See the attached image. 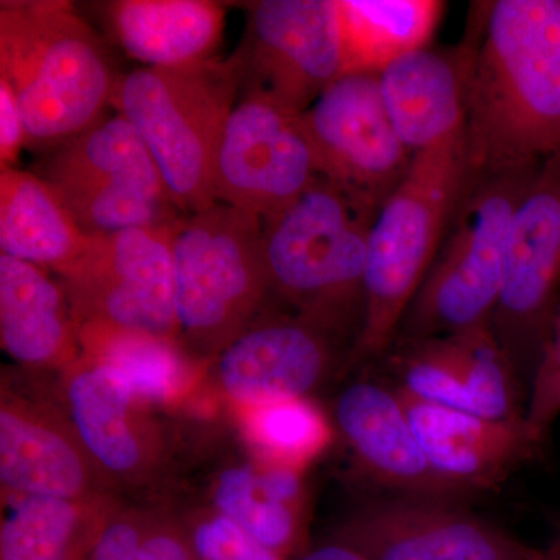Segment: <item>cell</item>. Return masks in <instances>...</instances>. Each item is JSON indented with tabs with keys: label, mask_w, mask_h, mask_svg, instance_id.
<instances>
[{
	"label": "cell",
	"mask_w": 560,
	"mask_h": 560,
	"mask_svg": "<svg viewBox=\"0 0 560 560\" xmlns=\"http://www.w3.org/2000/svg\"><path fill=\"white\" fill-rule=\"evenodd\" d=\"M464 139L471 172L560 151V0L485 3Z\"/></svg>",
	"instance_id": "cell-1"
},
{
	"label": "cell",
	"mask_w": 560,
	"mask_h": 560,
	"mask_svg": "<svg viewBox=\"0 0 560 560\" xmlns=\"http://www.w3.org/2000/svg\"><path fill=\"white\" fill-rule=\"evenodd\" d=\"M117 73L105 43L61 0L0 2V79L14 92L25 149L54 153L103 119Z\"/></svg>",
	"instance_id": "cell-2"
},
{
	"label": "cell",
	"mask_w": 560,
	"mask_h": 560,
	"mask_svg": "<svg viewBox=\"0 0 560 560\" xmlns=\"http://www.w3.org/2000/svg\"><path fill=\"white\" fill-rule=\"evenodd\" d=\"M464 135L412 154L410 168L378 210L368 237L363 319L352 357L386 355L429 275L467 178Z\"/></svg>",
	"instance_id": "cell-3"
},
{
	"label": "cell",
	"mask_w": 560,
	"mask_h": 560,
	"mask_svg": "<svg viewBox=\"0 0 560 560\" xmlns=\"http://www.w3.org/2000/svg\"><path fill=\"white\" fill-rule=\"evenodd\" d=\"M541 164L467 168L440 250L401 320L396 341L453 337L492 326L503 287L511 220Z\"/></svg>",
	"instance_id": "cell-4"
},
{
	"label": "cell",
	"mask_w": 560,
	"mask_h": 560,
	"mask_svg": "<svg viewBox=\"0 0 560 560\" xmlns=\"http://www.w3.org/2000/svg\"><path fill=\"white\" fill-rule=\"evenodd\" d=\"M241 94L234 57L180 68H140L117 77L110 106L149 147L184 215L217 202V154Z\"/></svg>",
	"instance_id": "cell-5"
},
{
	"label": "cell",
	"mask_w": 560,
	"mask_h": 560,
	"mask_svg": "<svg viewBox=\"0 0 560 560\" xmlns=\"http://www.w3.org/2000/svg\"><path fill=\"white\" fill-rule=\"evenodd\" d=\"M372 221L318 176L300 200L264 221L271 291L335 334L359 335Z\"/></svg>",
	"instance_id": "cell-6"
},
{
	"label": "cell",
	"mask_w": 560,
	"mask_h": 560,
	"mask_svg": "<svg viewBox=\"0 0 560 560\" xmlns=\"http://www.w3.org/2000/svg\"><path fill=\"white\" fill-rule=\"evenodd\" d=\"M178 341L226 348L270 293L264 221L215 202L184 215L173 235Z\"/></svg>",
	"instance_id": "cell-7"
},
{
	"label": "cell",
	"mask_w": 560,
	"mask_h": 560,
	"mask_svg": "<svg viewBox=\"0 0 560 560\" xmlns=\"http://www.w3.org/2000/svg\"><path fill=\"white\" fill-rule=\"evenodd\" d=\"M35 173L90 237L173 226L184 217L149 147L117 113L47 154Z\"/></svg>",
	"instance_id": "cell-8"
},
{
	"label": "cell",
	"mask_w": 560,
	"mask_h": 560,
	"mask_svg": "<svg viewBox=\"0 0 560 560\" xmlns=\"http://www.w3.org/2000/svg\"><path fill=\"white\" fill-rule=\"evenodd\" d=\"M176 224L91 237L83 256L60 272L77 326L103 324L178 341Z\"/></svg>",
	"instance_id": "cell-9"
},
{
	"label": "cell",
	"mask_w": 560,
	"mask_h": 560,
	"mask_svg": "<svg viewBox=\"0 0 560 560\" xmlns=\"http://www.w3.org/2000/svg\"><path fill=\"white\" fill-rule=\"evenodd\" d=\"M560 308V151L540 165L515 209L492 330L525 386Z\"/></svg>",
	"instance_id": "cell-10"
},
{
	"label": "cell",
	"mask_w": 560,
	"mask_h": 560,
	"mask_svg": "<svg viewBox=\"0 0 560 560\" xmlns=\"http://www.w3.org/2000/svg\"><path fill=\"white\" fill-rule=\"evenodd\" d=\"M232 57L241 95L301 116L345 75L337 0L246 3L245 32Z\"/></svg>",
	"instance_id": "cell-11"
},
{
	"label": "cell",
	"mask_w": 560,
	"mask_h": 560,
	"mask_svg": "<svg viewBox=\"0 0 560 560\" xmlns=\"http://www.w3.org/2000/svg\"><path fill=\"white\" fill-rule=\"evenodd\" d=\"M300 121L320 178L374 220L412 161L383 105L377 73H345Z\"/></svg>",
	"instance_id": "cell-12"
},
{
	"label": "cell",
	"mask_w": 560,
	"mask_h": 560,
	"mask_svg": "<svg viewBox=\"0 0 560 560\" xmlns=\"http://www.w3.org/2000/svg\"><path fill=\"white\" fill-rule=\"evenodd\" d=\"M318 176L300 116L241 95L217 154L215 201L267 221L300 200Z\"/></svg>",
	"instance_id": "cell-13"
},
{
	"label": "cell",
	"mask_w": 560,
	"mask_h": 560,
	"mask_svg": "<svg viewBox=\"0 0 560 560\" xmlns=\"http://www.w3.org/2000/svg\"><path fill=\"white\" fill-rule=\"evenodd\" d=\"M370 560H534L537 550L436 497L383 499L357 512L340 534Z\"/></svg>",
	"instance_id": "cell-14"
},
{
	"label": "cell",
	"mask_w": 560,
	"mask_h": 560,
	"mask_svg": "<svg viewBox=\"0 0 560 560\" xmlns=\"http://www.w3.org/2000/svg\"><path fill=\"white\" fill-rule=\"evenodd\" d=\"M338 337L300 313L253 320L221 349L220 381L248 407L305 399L329 372Z\"/></svg>",
	"instance_id": "cell-15"
},
{
	"label": "cell",
	"mask_w": 560,
	"mask_h": 560,
	"mask_svg": "<svg viewBox=\"0 0 560 560\" xmlns=\"http://www.w3.org/2000/svg\"><path fill=\"white\" fill-rule=\"evenodd\" d=\"M480 24L458 47H423L378 73L390 124L412 154L464 135Z\"/></svg>",
	"instance_id": "cell-16"
},
{
	"label": "cell",
	"mask_w": 560,
	"mask_h": 560,
	"mask_svg": "<svg viewBox=\"0 0 560 560\" xmlns=\"http://www.w3.org/2000/svg\"><path fill=\"white\" fill-rule=\"evenodd\" d=\"M400 397L420 447L453 495L495 488L539 452L525 420L501 422Z\"/></svg>",
	"instance_id": "cell-17"
},
{
	"label": "cell",
	"mask_w": 560,
	"mask_h": 560,
	"mask_svg": "<svg viewBox=\"0 0 560 560\" xmlns=\"http://www.w3.org/2000/svg\"><path fill=\"white\" fill-rule=\"evenodd\" d=\"M337 423L366 474L404 495L455 497L433 470L396 388L359 382L342 390Z\"/></svg>",
	"instance_id": "cell-18"
},
{
	"label": "cell",
	"mask_w": 560,
	"mask_h": 560,
	"mask_svg": "<svg viewBox=\"0 0 560 560\" xmlns=\"http://www.w3.org/2000/svg\"><path fill=\"white\" fill-rule=\"evenodd\" d=\"M101 13L110 38L142 68H180L213 57L226 9L210 0H114Z\"/></svg>",
	"instance_id": "cell-19"
},
{
	"label": "cell",
	"mask_w": 560,
	"mask_h": 560,
	"mask_svg": "<svg viewBox=\"0 0 560 560\" xmlns=\"http://www.w3.org/2000/svg\"><path fill=\"white\" fill-rule=\"evenodd\" d=\"M79 334L68 296L44 268L0 254V337L20 363L65 359Z\"/></svg>",
	"instance_id": "cell-20"
},
{
	"label": "cell",
	"mask_w": 560,
	"mask_h": 560,
	"mask_svg": "<svg viewBox=\"0 0 560 560\" xmlns=\"http://www.w3.org/2000/svg\"><path fill=\"white\" fill-rule=\"evenodd\" d=\"M90 242L38 173L0 168L2 254L60 275L83 256Z\"/></svg>",
	"instance_id": "cell-21"
},
{
	"label": "cell",
	"mask_w": 560,
	"mask_h": 560,
	"mask_svg": "<svg viewBox=\"0 0 560 560\" xmlns=\"http://www.w3.org/2000/svg\"><path fill=\"white\" fill-rule=\"evenodd\" d=\"M345 73H381L430 46L444 13L440 0H337Z\"/></svg>",
	"instance_id": "cell-22"
},
{
	"label": "cell",
	"mask_w": 560,
	"mask_h": 560,
	"mask_svg": "<svg viewBox=\"0 0 560 560\" xmlns=\"http://www.w3.org/2000/svg\"><path fill=\"white\" fill-rule=\"evenodd\" d=\"M0 480L22 497L73 500L86 486V467L60 431L3 407Z\"/></svg>",
	"instance_id": "cell-23"
},
{
	"label": "cell",
	"mask_w": 560,
	"mask_h": 560,
	"mask_svg": "<svg viewBox=\"0 0 560 560\" xmlns=\"http://www.w3.org/2000/svg\"><path fill=\"white\" fill-rule=\"evenodd\" d=\"M79 337L94 355V364L135 400L168 399L186 381V360L178 341L103 324H83Z\"/></svg>",
	"instance_id": "cell-24"
},
{
	"label": "cell",
	"mask_w": 560,
	"mask_h": 560,
	"mask_svg": "<svg viewBox=\"0 0 560 560\" xmlns=\"http://www.w3.org/2000/svg\"><path fill=\"white\" fill-rule=\"evenodd\" d=\"M68 397L73 423L92 458L117 474L135 470L142 460V447L132 425L131 394L92 363L73 375Z\"/></svg>",
	"instance_id": "cell-25"
},
{
	"label": "cell",
	"mask_w": 560,
	"mask_h": 560,
	"mask_svg": "<svg viewBox=\"0 0 560 560\" xmlns=\"http://www.w3.org/2000/svg\"><path fill=\"white\" fill-rule=\"evenodd\" d=\"M95 539L72 500L22 497L0 530V560H88Z\"/></svg>",
	"instance_id": "cell-26"
},
{
	"label": "cell",
	"mask_w": 560,
	"mask_h": 560,
	"mask_svg": "<svg viewBox=\"0 0 560 560\" xmlns=\"http://www.w3.org/2000/svg\"><path fill=\"white\" fill-rule=\"evenodd\" d=\"M302 500H285L261 486L259 470L235 467L220 475L215 504L220 515L237 523L264 547L287 556L302 539Z\"/></svg>",
	"instance_id": "cell-27"
},
{
	"label": "cell",
	"mask_w": 560,
	"mask_h": 560,
	"mask_svg": "<svg viewBox=\"0 0 560 560\" xmlns=\"http://www.w3.org/2000/svg\"><path fill=\"white\" fill-rule=\"evenodd\" d=\"M451 338L475 415L501 422L525 420V383L493 335L492 326Z\"/></svg>",
	"instance_id": "cell-28"
},
{
	"label": "cell",
	"mask_w": 560,
	"mask_h": 560,
	"mask_svg": "<svg viewBox=\"0 0 560 560\" xmlns=\"http://www.w3.org/2000/svg\"><path fill=\"white\" fill-rule=\"evenodd\" d=\"M250 440L271 466L300 471L329 441V427L307 399H289L250 407Z\"/></svg>",
	"instance_id": "cell-29"
},
{
	"label": "cell",
	"mask_w": 560,
	"mask_h": 560,
	"mask_svg": "<svg viewBox=\"0 0 560 560\" xmlns=\"http://www.w3.org/2000/svg\"><path fill=\"white\" fill-rule=\"evenodd\" d=\"M560 418V308L550 341L529 383L525 422L530 438L544 445Z\"/></svg>",
	"instance_id": "cell-30"
},
{
	"label": "cell",
	"mask_w": 560,
	"mask_h": 560,
	"mask_svg": "<svg viewBox=\"0 0 560 560\" xmlns=\"http://www.w3.org/2000/svg\"><path fill=\"white\" fill-rule=\"evenodd\" d=\"M189 541L197 560H285L220 514L200 523Z\"/></svg>",
	"instance_id": "cell-31"
},
{
	"label": "cell",
	"mask_w": 560,
	"mask_h": 560,
	"mask_svg": "<svg viewBox=\"0 0 560 560\" xmlns=\"http://www.w3.org/2000/svg\"><path fill=\"white\" fill-rule=\"evenodd\" d=\"M151 530L138 523L117 521L101 529L88 560H132Z\"/></svg>",
	"instance_id": "cell-32"
},
{
	"label": "cell",
	"mask_w": 560,
	"mask_h": 560,
	"mask_svg": "<svg viewBox=\"0 0 560 560\" xmlns=\"http://www.w3.org/2000/svg\"><path fill=\"white\" fill-rule=\"evenodd\" d=\"M24 119L14 92L5 80L0 79V168H11L25 149Z\"/></svg>",
	"instance_id": "cell-33"
},
{
	"label": "cell",
	"mask_w": 560,
	"mask_h": 560,
	"mask_svg": "<svg viewBox=\"0 0 560 560\" xmlns=\"http://www.w3.org/2000/svg\"><path fill=\"white\" fill-rule=\"evenodd\" d=\"M132 560H197L190 541L175 530H151Z\"/></svg>",
	"instance_id": "cell-34"
},
{
	"label": "cell",
	"mask_w": 560,
	"mask_h": 560,
	"mask_svg": "<svg viewBox=\"0 0 560 560\" xmlns=\"http://www.w3.org/2000/svg\"><path fill=\"white\" fill-rule=\"evenodd\" d=\"M298 560H370L360 550L346 541L338 540L334 544L316 548Z\"/></svg>",
	"instance_id": "cell-35"
},
{
	"label": "cell",
	"mask_w": 560,
	"mask_h": 560,
	"mask_svg": "<svg viewBox=\"0 0 560 560\" xmlns=\"http://www.w3.org/2000/svg\"><path fill=\"white\" fill-rule=\"evenodd\" d=\"M534 560H560V534L544 550H537Z\"/></svg>",
	"instance_id": "cell-36"
}]
</instances>
